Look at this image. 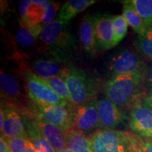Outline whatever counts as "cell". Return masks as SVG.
<instances>
[{
    "mask_svg": "<svg viewBox=\"0 0 152 152\" xmlns=\"http://www.w3.org/2000/svg\"><path fill=\"white\" fill-rule=\"evenodd\" d=\"M132 152H152V138L144 139L139 137L135 147Z\"/></svg>",
    "mask_w": 152,
    "mask_h": 152,
    "instance_id": "cell-29",
    "label": "cell"
},
{
    "mask_svg": "<svg viewBox=\"0 0 152 152\" xmlns=\"http://www.w3.org/2000/svg\"><path fill=\"white\" fill-rule=\"evenodd\" d=\"M49 1L20 0L18 2L20 21L26 26L40 24L45 13V6Z\"/></svg>",
    "mask_w": 152,
    "mask_h": 152,
    "instance_id": "cell-15",
    "label": "cell"
},
{
    "mask_svg": "<svg viewBox=\"0 0 152 152\" xmlns=\"http://www.w3.org/2000/svg\"><path fill=\"white\" fill-rule=\"evenodd\" d=\"M5 113V122L1 137L11 139L18 137H28L24 119L22 118L17 110L11 106L4 107Z\"/></svg>",
    "mask_w": 152,
    "mask_h": 152,
    "instance_id": "cell-14",
    "label": "cell"
},
{
    "mask_svg": "<svg viewBox=\"0 0 152 152\" xmlns=\"http://www.w3.org/2000/svg\"><path fill=\"white\" fill-rule=\"evenodd\" d=\"M142 100L146 104H147L150 108L152 109V89L148 90L145 95H144L143 97L142 98Z\"/></svg>",
    "mask_w": 152,
    "mask_h": 152,
    "instance_id": "cell-31",
    "label": "cell"
},
{
    "mask_svg": "<svg viewBox=\"0 0 152 152\" xmlns=\"http://www.w3.org/2000/svg\"><path fill=\"white\" fill-rule=\"evenodd\" d=\"M93 152H132L139 137L125 131L101 128L89 136Z\"/></svg>",
    "mask_w": 152,
    "mask_h": 152,
    "instance_id": "cell-4",
    "label": "cell"
},
{
    "mask_svg": "<svg viewBox=\"0 0 152 152\" xmlns=\"http://www.w3.org/2000/svg\"><path fill=\"white\" fill-rule=\"evenodd\" d=\"M72 105L77 106L96 99L100 90V80L92 72L70 65L65 79Z\"/></svg>",
    "mask_w": 152,
    "mask_h": 152,
    "instance_id": "cell-3",
    "label": "cell"
},
{
    "mask_svg": "<svg viewBox=\"0 0 152 152\" xmlns=\"http://www.w3.org/2000/svg\"><path fill=\"white\" fill-rule=\"evenodd\" d=\"M123 16L128 23V26H130L136 33L140 35L146 29L142 18L134 9V7L128 1H123Z\"/></svg>",
    "mask_w": 152,
    "mask_h": 152,
    "instance_id": "cell-22",
    "label": "cell"
},
{
    "mask_svg": "<svg viewBox=\"0 0 152 152\" xmlns=\"http://www.w3.org/2000/svg\"><path fill=\"white\" fill-rule=\"evenodd\" d=\"M75 130L87 134L94 133L99 129L102 128L98 111V100L94 99L75 106Z\"/></svg>",
    "mask_w": 152,
    "mask_h": 152,
    "instance_id": "cell-8",
    "label": "cell"
},
{
    "mask_svg": "<svg viewBox=\"0 0 152 152\" xmlns=\"http://www.w3.org/2000/svg\"><path fill=\"white\" fill-rule=\"evenodd\" d=\"M147 66L137 54L130 49H121L115 53L108 64V71L113 76L145 73Z\"/></svg>",
    "mask_w": 152,
    "mask_h": 152,
    "instance_id": "cell-7",
    "label": "cell"
},
{
    "mask_svg": "<svg viewBox=\"0 0 152 152\" xmlns=\"http://www.w3.org/2000/svg\"><path fill=\"white\" fill-rule=\"evenodd\" d=\"M143 20L146 28L152 26V0H128Z\"/></svg>",
    "mask_w": 152,
    "mask_h": 152,
    "instance_id": "cell-23",
    "label": "cell"
},
{
    "mask_svg": "<svg viewBox=\"0 0 152 152\" xmlns=\"http://www.w3.org/2000/svg\"><path fill=\"white\" fill-rule=\"evenodd\" d=\"M95 45L97 52H103L113 47V16L97 14L95 26Z\"/></svg>",
    "mask_w": 152,
    "mask_h": 152,
    "instance_id": "cell-10",
    "label": "cell"
},
{
    "mask_svg": "<svg viewBox=\"0 0 152 152\" xmlns=\"http://www.w3.org/2000/svg\"><path fill=\"white\" fill-rule=\"evenodd\" d=\"M43 27L40 24L26 26L20 21V26L16 33L17 42L23 47H30L35 44L39 37Z\"/></svg>",
    "mask_w": 152,
    "mask_h": 152,
    "instance_id": "cell-21",
    "label": "cell"
},
{
    "mask_svg": "<svg viewBox=\"0 0 152 152\" xmlns=\"http://www.w3.org/2000/svg\"><path fill=\"white\" fill-rule=\"evenodd\" d=\"M28 140L33 144L36 152H56L50 145L38 128L35 120L24 119Z\"/></svg>",
    "mask_w": 152,
    "mask_h": 152,
    "instance_id": "cell-17",
    "label": "cell"
},
{
    "mask_svg": "<svg viewBox=\"0 0 152 152\" xmlns=\"http://www.w3.org/2000/svg\"><path fill=\"white\" fill-rule=\"evenodd\" d=\"M28 96L36 106L68 105V102L58 96L52 89L43 83L40 77L30 71L25 73Z\"/></svg>",
    "mask_w": 152,
    "mask_h": 152,
    "instance_id": "cell-6",
    "label": "cell"
},
{
    "mask_svg": "<svg viewBox=\"0 0 152 152\" xmlns=\"http://www.w3.org/2000/svg\"><path fill=\"white\" fill-rule=\"evenodd\" d=\"M43 83L50 87L56 94L63 99L72 104L71 96L66 81L61 77H56L52 78H41Z\"/></svg>",
    "mask_w": 152,
    "mask_h": 152,
    "instance_id": "cell-25",
    "label": "cell"
},
{
    "mask_svg": "<svg viewBox=\"0 0 152 152\" xmlns=\"http://www.w3.org/2000/svg\"><path fill=\"white\" fill-rule=\"evenodd\" d=\"M75 106L68 105H50L47 106H36V111L32 117L37 116L54 126L67 132L74 128L75 123Z\"/></svg>",
    "mask_w": 152,
    "mask_h": 152,
    "instance_id": "cell-5",
    "label": "cell"
},
{
    "mask_svg": "<svg viewBox=\"0 0 152 152\" xmlns=\"http://www.w3.org/2000/svg\"><path fill=\"white\" fill-rule=\"evenodd\" d=\"M25 152H36L35 149H34L33 144H31V142H30L29 140H28V141L27 147H26V149Z\"/></svg>",
    "mask_w": 152,
    "mask_h": 152,
    "instance_id": "cell-34",
    "label": "cell"
},
{
    "mask_svg": "<svg viewBox=\"0 0 152 152\" xmlns=\"http://www.w3.org/2000/svg\"><path fill=\"white\" fill-rule=\"evenodd\" d=\"M69 22L55 20L45 26L39 35L42 47L57 61L66 64L73 60L77 40L70 31Z\"/></svg>",
    "mask_w": 152,
    "mask_h": 152,
    "instance_id": "cell-1",
    "label": "cell"
},
{
    "mask_svg": "<svg viewBox=\"0 0 152 152\" xmlns=\"http://www.w3.org/2000/svg\"><path fill=\"white\" fill-rule=\"evenodd\" d=\"M0 152H11L7 142L3 137L0 138Z\"/></svg>",
    "mask_w": 152,
    "mask_h": 152,
    "instance_id": "cell-32",
    "label": "cell"
},
{
    "mask_svg": "<svg viewBox=\"0 0 152 152\" xmlns=\"http://www.w3.org/2000/svg\"><path fill=\"white\" fill-rule=\"evenodd\" d=\"M144 73H137L113 76L104 86L106 98L121 109L131 107L143 97Z\"/></svg>",
    "mask_w": 152,
    "mask_h": 152,
    "instance_id": "cell-2",
    "label": "cell"
},
{
    "mask_svg": "<svg viewBox=\"0 0 152 152\" xmlns=\"http://www.w3.org/2000/svg\"><path fill=\"white\" fill-rule=\"evenodd\" d=\"M70 65L57 61L52 59H37L32 63V73L37 75L40 78H52L59 77L65 79L66 74L68 73Z\"/></svg>",
    "mask_w": 152,
    "mask_h": 152,
    "instance_id": "cell-13",
    "label": "cell"
},
{
    "mask_svg": "<svg viewBox=\"0 0 152 152\" xmlns=\"http://www.w3.org/2000/svg\"><path fill=\"white\" fill-rule=\"evenodd\" d=\"M66 148L73 152H93L89 137L75 128L66 132Z\"/></svg>",
    "mask_w": 152,
    "mask_h": 152,
    "instance_id": "cell-19",
    "label": "cell"
},
{
    "mask_svg": "<svg viewBox=\"0 0 152 152\" xmlns=\"http://www.w3.org/2000/svg\"><path fill=\"white\" fill-rule=\"evenodd\" d=\"M2 106V105H1V109H0V130H1V132H2L4 124L5 122V113Z\"/></svg>",
    "mask_w": 152,
    "mask_h": 152,
    "instance_id": "cell-33",
    "label": "cell"
},
{
    "mask_svg": "<svg viewBox=\"0 0 152 152\" xmlns=\"http://www.w3.org/2000/svg\"><path fill=\"white\" fill-rule=\"evenodd\" d=\"M58 9H59V4L54 1H48L47 4L45 6L42 21L41 23V26L42 27L53 21V19Z\"/></svg>",
    "mask_w": 152,
    "mask_h": 152,
    "instance_id": "cell-28",
    "label": "cell"
},
{
    "mask_svg": "<svg viewBox=\"0 0 152 152\" xmlns=\"http://www.w3.org/2000/svg\"><path fill=\"white\" fill-rule=\"evenodd\" d=\"M135 46L141 54L152 59V26L146 28L142 34L138 35Z\"/></svg>",
    "mask_w": 152,
    "mask_h": 152,
    "instance_id": "cell-24",
    "label": "cell"
},
{
    "mask_svg": "<svg viewBox=\"0 0 152 152\" xmlns=\"http://www.w3.org/2000/svg\"><path fill=\"white\" fill-rule=\"evenodd\" d=\"M128 124L136 135L144 139L152 138V109L142 99L131 107Z\"/></svg>",
    "mask_w": 152,
    "mask_h": 152,
    "instance_id": "cell-9",
    "label": "cell"
},
{
    "mask_svg": "<svg viewBox=\"0 0 152 152\" xmlns=\"http://www.w3.org/2000/svg\"><path fill=\"white\" fill-rule=\"evenodd\" d=\"M97 14H87L82 18L79 29V37L83 50L87 56L94 58L97 54L95 45V26Z\"/></svg>",
    "mask_w": 152,
    "mask_h": 152,
    "instance_id": "cell-12",
    "label": "cell"
},
{
    "mask_svg": "<svg viewBox=\"0 0 152 152\" xmlns=\"http://www.w3.org/2000/svg\"><path fill=\"white\" fill-rule=\"evenodd\" d=\"M144 83L146 85L147 91L152 89V63L147 68L144 76Z\"/></svg>",
    "mask_w": 152,
    "mask_h": 152,
    "instance_id": "cell-30",
    "label": "cell"
},
{
    "mask_svg": "<svg viewBox=\"0 0 152 152\" xmlns=\"http://www.w3.org/2000/svg\"><path fill=\"white\" fill-rule=\"evenodd\" d=\"M0 87H1V98H4L14 103L19 102L21 96L20 85L14 76L1 71Z\"/></svg>",
    "mask_w": 152,
    "mask_h": 152,
    "instance_id": "cell-18",
    "label": "cell"
},
{
    "mask_svg": "<svg viewBox=\"0 0 152 152\" xmlns=\"http://www.w3.org/2000/svg\"><path fill=\"white\" fill-rule=\"evenodd\" d=\"M56 152H73V151H71V149H68V148H65V149H62V150H60V151H56Z\"/></svg>",
    "mask_w": 152,
    "mask_h": 152,
    "instance_id": "cell-35",
    "label": "cell"
},
{
    "mask_svg": "<svg viewBox=\"0 0 152 152\" xmlns=\"http://www.w3.org/2000/svg\"><path fill=\"white\" fill-rule=\"evenodd\" d=\"M113 47L117 45L128 33V24L123 15L113 16Z\"/></svg>",
    "mask_w": 152,
    "mask_h": 152,
    "instance_id": "cell-26",
    "label": "cell"
},
{
    "mask_svg": "<svg viewBox=\"0 0 152 152\" xmlns=\"http://www.w3.org/2000/svg\"><path fill=\"white\" fill-rule=\"evenodd\" d=\"M94 0H70L62 5L58 12V20L69 22L76 15L94 4Z\"/></svg>",
    "mask_w": 152,
    "mask_h": 152,
    "instance_id": "cell-20",
    "label": "cell"
},
{
    "mask_svg": "<svg viewBox=\"0 0 152 152\" xmlns=\"http://www.w3.org/2000/svg\"><path fill=\"white\" fill-rule=\"evenodd\" d=\"M5 139V138H4ZM11 152H25L28 141V137H18L11 139H5Z\"/></svg>",
    "mask_w": 152,
    "mask_h": 152,
    "instance_id": "cell-27",
    "label": "cell"
},
{
    "mask_svg": "<svg viewBox=\"0 0 152 152\" xmlns=\"http://www.w3.org/2000/svg\"><path fill=\"white\" fill-rule=\"evenodd\" d=\"M98 111L102 128L115 129L126 119L125 112L107 98L98 100Z\"/></svg>",
    "mask_w": 152,
    "mask_h": 152,
    "instance_id": "cell-11",
    "label": "cell"
},
{
    "mask_svg": "<svg viewBox=\"0 0 152 152\" xmlns=\"http://www.w3.org/2000/svg\"><path fill=\"white\" fill-rule=\"evenodd\" d=\"M31 118L35 120L41 133L55 151L66 148V132L39 117L33 116Z\"/></svg>",
    "mask_w": 152,
    "mask_h": 152,
    "instance_id": "cell-16",
    "label": "cell"
}]
</instances>
